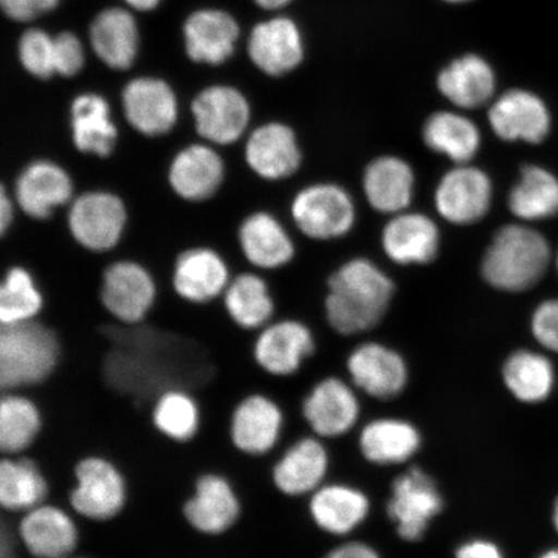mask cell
I'll return each instance as SVG.
<instances>
[{"label": "cell", "instance_id": "obj_3", "mask_svg": "<svg viewBox=\"0 0 558 558\" xmlns=\"http://www.w3.org/2000/svg\"><path fill=\"white\" fill-rule=\"evenodd\" d=\"M131 500V485L123 466L104 452L82 453L72 466L66 506L76 518L95 525L121 519Z\"/></svg>", "mask_w": 558, "mask_h": 558}, {"label": "cell", "instance_id": "obj_41", "mask_svg": "<svg viewBox=\"0 0 558 558\" xmlns=\"http://www.w3.org/2000/svg\"><path fill=\"white\" fill-rule=\"evenodd\" d=\"M504 381L507 389L523 403L547 400L555 386V369L546 355L518 351L505 362Z\"/></svg>", "mask_w": 558, "mask_h": 558}, {"label": "cell", "instance_id": "obj_34", "mask_svg": "<svg viewBox=\"0 0 558 558\" xmlns=\"http://www.w3.org/2000/svg\"><path fill=\"white\" fill-rule=\"evenodd\" d=\"M221 304L230 324L242 331H260L276 310L267 281L254 271L233 275Z\"/></svg>", "mask_w": 558, "mask_h": 558}, {"label": "cell", "instance_id": "obj_13", "mask_svg": "<svg viewBox=\"0 0 558 558\" xmlns=\"http://www.w3.org/2000/svg\"><path fill=\"white\" fill-rule=\"evenodd\" d=\"M284 413L275 399L260 392L244 395L230 409L227 435L240 456L263 458L281 441Z\"/></svg>", "mask_w": 558, "mask_h": 558}, {"label": "cell", "instance_id": "obj_49", "mask_svg": "<svg viewBox=\"0 0 558 558\" xmlns=\"http://www.w3.org/2000/svg\"><path fill=\"white\" fill-rule=\"evenodd\" d=\"M132 9L137 11H151L160 3V0H124Z\"/></svg>", "mask_w": 558, "mask_h": 558}, {"label": "cell", "instance_id": "obj_46", "mask_svg": "<svg viewBox=\"0 0 558 558\" xmlns=\"http://www.w3.org/2000/svg\"><path fill=\"white\" fill-rule=\"evenodd\" d=\"M19 208L9 184H0V236L9 235L17 225Z\"/></svg>", "mask_w": 558, "mask_h": 558}, {"label": "cell", "instance_id": "obj_18", "mask_svg": "<svg viewBox=\"0 0 558 558\" xmlns=\"http://www.w3.org/2000/svg\"><path fill=\"white\" fill-rule=\"evenodd\" d=\"M69 131L70 143L81 156L105 162L120 148V129L111 116L109 101L100 94L74 97L69 107Z\"/></svg>", "mask_w": 558, "mask_h": 558}, {"label": "cell", "instance_id": "obj_44", "mask_svg": "<svg viewBox=\"0 0 558 558\" xmlns=\"http://www.w3.org/2000/svg\"><path fill=\"white\" fill-rule=\"evenodd\" d=\"M532 331L542 347L558 353V299L548 300L535 310Z\"/></svg>", "mask_w": 558, "mask_h": 558}, {"label": "cell", "instance_id": "obj_30", "mask_svg": "<svg viewBox=\"0 0 558 558\" xmlns=\"http://www.w3.org/2000/svg\"><path fill=\"white\" fill-rule=\"evenodd\" d=\"M240 27L228 12L201 10L184 24L186 53L197 64L220 65L233 54Z\"/></svg>", "mask_w": 558, "mask_h": 558}, {"label": "cell", "instance_id": "obj_16", "mask_svg": "<svg viewBox=\"0 0 558 558\" xmlns=\"http://www.w3.org/2000/svg\"><path fill=\"white\" fill-rule=\"evenodd\" d=\"M442 507L434 478L421 469H410L395 480L387 509L401 539L417 542Z\"/></svg>", "mask_w": 558, "mask_h": 558}, {"label": "cell", "instance_id": "obj_40", "mask_svg": "<svg viewBox=\"0 0 558 558\" xmlns=\"http://www.w3.org/2000/svg\"><path fill=\"white\" fill-rule=\"evenodd\" d=\"M508 207L522 220L535 221L558 214V179L539 166H526L512 187Z\"/></svg>", "mask_w": 558, "mask_h": 558}, {"label": "cell", "instance_id": "obj_27", "mask_svg": "<svg viewBox=\"0 0 558 558\" xmlns=\"http://www.w3.org/2000/svg\"><path fill=\"white\" fill-rule=\"evenodd\" d=\"M52 483L44 464L31 453L0 460V508L21 515L50 500Z\"/></svg>", "mask_w": 558, "mask_h": 558}, {"label": "cell", "instance_id": "obj_2", "mask_svg": "<svg viewBox=\"0 0 558 558\" xmlns=\"http://www.w3.org/2000/svg\"><path fill=\"white\" fill-rule=\"evenodd\" d=\"M393 290L392 281L372 262H348L330 278L327 319L343 335L369 330L386 314Z\"/></svg>", "mask_w": 558, "mask_h": 558}, {"label": "cell", "instance_id": "obj_43", "mask_svg": "<svg viewBox=\"0 0 558 558\" xmlns=\"http://www.w3.org/2000/svg\"><path fill=\"white\" fill-rule=\"evenodd\" d=\"M54 41V72L56 75L72 78L81 73L85 66V52L81 40L73 33L56 35Z\"/></svg>", "mask_w": 558, "mask_h": 558}, {"label": "cell", "instance_id": "obj_1", "mask_svg": "<svg viewBox=\"0 0 558 558\" xmlns=\"http://www.w3.org/2000/svg\"><path fill=\"white\" fill-rule=\"evenodd\" d=\"M64 362V343L44 319L0 326V389L31 392L50 384Z\"/></svg>", "mask_w": 558, "mask_h": 558}, {"label": "cell", "instance_id": "obj_55", "mask_svg": "<svg viewBox=\"0 0 558 558\" xmlns=\"http://www.w3.org/2000/svg\"><path fill=\"white\" fill-rule=\"evenodd\" d=\"M557 267H558V259H557Z\"/></svg>", "mask_w": 558, "mask_h": 558}, {"label": "cell", "instance_id": "obj_11", "mask_svg": "<svg viewBox=\"0 0 558 558\" xmlns=\"http://www.w3.org/2000/svg\"><path fill=\"white\" fill-rule=\"evenodd\" d=\"M13 529L21 549L32 558H66L82 546L80 519L51 500L19 515Z\"/></svg>", "mask_w": 558, "mask_h": 558}, {"label": "cell", "instance_id": "obj_10", "mask_svg": "<svg viewBox=\"0 0 558 558\" xmlns=\"http://www.w3.org/2000/svg\"><path fill=\"white\" fill-rule=\"evenodd\" d=\"M191 114L195 136L220 149L246 138L253 111L239 88L214 85L194 96Z\"/></svg>", "mask_w": 558, "mask_h": 558}, {"label": "cell", "instance_id": "obj_4", "mask_svg": "<svg viewBox=\"0 0 558 558\" xmlns=\"http://www.w3.org/2000/svg\"><path fill=\"white\" fill-rule=\"evenodd\" d=\"M550 247L534 229L507 226L487 247L481 271L485 281L507 292H521L538 283L548 269Z\"/></svg>", "mask_w": 558, "mask_h": 558}, {"label": "cell", "instance_id": "obj_42", "mask_svg": "<svg viewBox=\"0 0 558 558\" xmlns=\"http://www.w3.org/2000/svg\"><path fill=\"white\" fill-rule=\"evenodd\" d=\"M19 59L26 72L35 78H52L56 75L53 38L40 29L25 32L19 41Z\"/></svg>", "mask_w": 558, "mask_h": 558}, {"label": "cell", "instance_id": "obj_15", "mask_svg": "<svg viewBox=\"0 0 558 558\" xmlns=\"http://www.w3.org/2000/svg\"><path fill=\"white\" fill-rule=\"evenodd\" d=\"M295 226L313 240H332L352 229L354 205L338 185L318 184L300 191L291 204Z\"/></svg>", "mask_w": 558, "mask_h": 558}, {"label": "cell", "instance_id": "obj_53", "mask_svg": "<svg viewBox=\"0 0 558 558\" xmlns=\"http://www.w3.org/2000/svg\"><path fill=\"white\" fill-rule=\"evenodd\" d=\"M445 2H449V3H465V2H470V0H445Z\"/></svg>", "mask_w": 558, "mask_h": 558}, {"label": "cell", "instance_id": "obj_39", "mask_svg": "<svg viewBox=\"0 0 558 558\" xmlns=\"http://www.w3.org/2000/svg\"><path fill=\"white\" fill-rule=\"evenodd\" d=\"M424 143L428 148L460 165L477 155L481 134L469 118L453 111H438L424 124Z\"/></svg>", "mask_w": 558, "mask_h": 558}, {"label": "cell", "instance_id": "obj_20", "mask_svg": "<svg viewBox=\"0 0 558 558\" xmlns=\"http://www.w3.org/2000/svg\"><path fill=\"white\" fill-rule=\"evenodd\" d=\"M304 421L319 438L345 436L357 425L361 404L357 389L338 378H326L314 386L302 404Z\"/></svg>", "mask_w": 558, "mask_h": 558}, {"label": "cell", "instance_id": "obj_5", "mask_svg": "<svg viewBox=\"0 0 558 558\" xmlns=\"http://www.w3.org/2000/svg\"><path fill=\"white\" fill-rule=\"evenodd\" d=\"M130 221L128 202L120 193L105 187L76 193L65 213L70 240L90 255H107L120 247Z\"/></svg>", "mask_w": 558, "mask_h": 558}, {"label": "cell", "instance_id": "obj_7", "mask_svg": "<svg viewBox=\"0 0 558 558\" xmlns=\"http://www.w3.org/2000/svg\"><path fill=\"white\" fill-rule=\"evenodd\" d=\"M158 281L135 257L111 260L100 271L97 300L105 313L123 327L144 325L155 313Z\"/></svg>", "mask_w": 558, "mask_h": 558}, {"label": "cell", "instance_id": "obj_8", "mask_svg": "<svg viewBox=\"0 0 558 558\" xmlns=\"http://www.w3.org/2000/svg\"><path fill=\"white\" fill-rule=\"evenodd\" d=\"M10 190L19 213L38 225L52 221L76 195L73 173L50 157L27 159L13 174Z\"/></svg>", "mask_w": 558, "mask_h": 558}, {"label": "cell", "instance_id": "obj_25", "mask_svg": "<svg viewBox=\"0 0 558 558\" xmlns=\"http://www.w3.org/2000/svg\"><path fill=\"white\" fill-rule=\"evenodd\" d=\"M329 466V451L319 437L300 438L277 459L271 483L286 497H304L324 485Z\"/></svg>", "mask_w": 558, "mask_h": 558}, {"label": "cell", "instance_id": "obj_31", "mask_svg": "<svg viewBox=\"0 0 558 558\" xmlns=\"http://www.w3.org/2000/svg\"><path fill=\"white\" fill-rule=\"evenodd\" d=\"M369 509L367 495L345 484L323 485L310 500V513L316 526L337 536L357 530L367 520Z\"/></svg>", "mask_w": 558, "mask_h": 558}, {"label": "cell", "instance_id": "obj_36", "mask_svg": "<svg viewBox=\"0 0 558 558\" xmlns=\"http://www.w3.org/2000/svg\"><path fill=\"white\" fill-rule=\"evenodd\" d=\"M94 51L105 65L128 70L134 65L138 48V31L134 16L122 9L99 13L89 27Z\"/></svg>", "mask_w": 558, "mask_h": 558}, {"label": "cell", "instance_id": "obj_48", "mask_svg": "<svg viewBox=\"0 0 558 558\" xmlns=\"http://www.w3.org/2000/svg\"><path fill=\"white\" fill-rule=\"evenodd\" d=\"M325 558H380V555L366 543L348 542L335 547Z\"/></svg>", "mask_w": 558, "mask_h": 558}, {"label": "cell", "instance_id": "obj_35", "mask_svg": "<svg viewBox=\"0 0 558 558\" xmlns=\"http://www.w3.org/2000/svg\"><path fill=\"white\" fill-rule=\"evenodd\" d=\"M381 242L389 259L395 263L427 264L437 255L439 233L428 216L403 214L388 222Z\"/></svg>", "mask_w": 558, "mask_h": 558}, {"label": "cell", "instance_id": "obj_33", "mask_svg": "<svg viewBox=\"0 0 558 558\" xmlns=\"http://www.w3.org/2000/svg\"><path fill=\"white\" fill-rule=\"evenodd\" d=\"M437 87L446 99L462 109H477L490 101L497 76L478 54H464L438 74Z\"/></svg>", "mask_w": 558, "mask_h": 558}, {"label": "cell", "instance_id": "obj_19", "mask_svg": "<svg viewBox=\"0 0 558 558\" xmlns=\"http://www.w3.org/2000/svg\"><path fill=\"white\" fill-rule=\"evenodd\" d=\"M242 157L255 177L265 181H281L298 172L303 156L290 125L268 122L248 132Z\"/></svg>", "mask_w": 558, "mask_h": 558}, {"label": "cell", "instance_id": "obj_6", "mask_svg": "<svg viewBox=\"0 0 558 558\" xmlns=\"http://www.w3.org/2000/svg\"><path fill=\"white\" fill-rule=\"evenodd\" d=\"M239 486L219 470L202 471L180 506L181 519L195 535L206 539L226 538L243 518Z\"/></svg>", "mask_w": 558, "mask_h": 558}, {"label": "cell", "instance_id": "obj_47", "mask_svg": "<svg viewBox=\"0 0 558 558\" xmlns=\"http://www.w3.org/2000/svg\"><path fill=\"white\" fill-rule=\"evenodd\" d=\"M456 558H505L497 544L486 539L465 542L457 550Z\"/></svg>", "mask_w": 558, "mask_h": 558}, {"label": "cell", "instance_id": "obj_51", "mask_svg": "<svg viewBox=\"0 0 558 558\" xmlns=\"http://www.w3.org/2000/svg\"><path fill=\"white\" fill-rule=\"evenodd\" d=\"M539 558H558V549H549L544 553Z\"/></svg>", "mask_w": 558, "mask_h": 558}, {"label": "cell", "instance_id": "obj_26", "mask_svg": "<svg viewBox=\"0 0 558 558\" xmlns=\"http://www.w3.org/2000/svg\"><path fill=\"white\" fill-rule=\"evenodd\" d=\"M235 242L251 267L276 270L294 259L295 244L275 215L251 213L235 229Z\"/></svg>", "mask_w": 558, "mask_h": 558}, {"label": "cell", "instance_id": "obj_24", "mask_svg": "<svg viewBox=\"0 0 558 558\" xmlns=\"http://www.w3.org/2000/svg\"><path fill=\"white\" fill-rule=\"evenodd\" d=\"M304 39L294 20L275 17L257 24L248 39L254 65L269 76L294 72L304 59Z\"/></svg>", "mask_w": 558, "mask_h": 558}, {"label": "cell", "instance_id": "obj_52", "mask_svg": "<svg viewBox=\"0 0 558 558\" xmlns=\"http://www.w3.org/2000/svg\"><path fill=\"white\" fill-rule=\"evenodd\" d=\"M554 523H555V527L558 533V499H557L555 508H554Z\"/></svg>", "mask_w": 558, "mask_h": 558}, {"label": "cell", "instance_id": "obj_14", "mask_svg": "<svg viewBox=\"0 0 558 558\" xmlns=\"http://www.w3.org/2000/svg\"><path fill=\"white\" fill-rule=\"evenodd\" d=\"M121 100L124 120L138 136L159 140L170 136L177 129L178 95L166 81L138 76L124 86Z\"/></svg>", "mask_w": 558, "mask_h": 558}, {"label": "cell", "instance_id": "obj_12", "mask_svg": "<svg viewBox=\"0 0 558 558\" xmlns=\"http://www.w3.org/2000/svg\"><path fill=\"white\" fill-rule=\"evenodd\" d=\"M232 277L227 257L206 243L181 250L170 268L174 296L192 306H208L221 299Z\"/></svg>", "mask_w": 558, "mask_h": 558}, {"label": "cell", "instance_id": "obj_22", "mask_svg": "<svg viewBox=\"0 0 558 558\" xmlns=\"http://www.w3.org/2000/svg\"><path fill=\"white\" fill-rule=\"evenodd\" d=\"M488 122L495 135L505 142L539 144L550 131L547 104L532 90L509 89L488 110Z\"/></svg>", "mask_w": 558, "mask_h": 558}, {"label": "cell", "instance_id": "obj_23", "mask_svg": "<svg viewBox=\"0 0 558 558\" xmlns=\"http://www.w3.org/2000/svg\"><path fill=\"white\" fill-rule=\"evenodd\" d=\"M493 185L484 171L460 165L446 173L436 191L439 215L452 225L466 226L483 219L490 209Z\"/></svg>", "mask_w": 558, "mask_h": 558}, {"label": "cell", "instance_id": "obj_29", "mask_svg": "<svg viewBox=\"0 0 558 558\" xmlns=\"http://www.w3.org/2000/svg\"><path fill=\"white\" fill-rule=\"evenodd\" d=\"M47 421L44 404L31 392L10 390L0 397V452L24 456L41 441Z\"/></svg>", "mask_w": 558, "mask_h": 558}, {"label": "cell", "instance_id": "obj_28", "mask_svg": "<svg viewBox=\"0 0 558 558\" xmlns=\"http://www.w3.org/2000/svg\"><path fill=\"white\" fill-rule=\"evenodd\" d=\"M149 422L166 442L193 444L204 428V409L197 396L183 386L167 387L149 403Z\"/></svg>", "mask_w": 558, "mask_h": 558}, {"label": "cell", "instance_id": "obj_21", "mask_svg": "<svg viewBox=\"0 0 558 558\" xmlns=\"http://www.w3.org/2000/svg\"><path fill=\"white\" fill-rule=\"evenodd\" d=\"M347 368L355 389L376 400L396 399L409 381V368L401 354L379 343L355 348Z\"/></svg>", "mask_w": 558, "mask_h": 558}, {"label": "cell", "instance_id": "obj_50", "mask_svg": "<svg viewBox=\"0 0 558 558\" xmlns=\"http://www.w3.org/2000/svg\"><path fill=\"white\" fill-rule=\"evenodd\" d=\"M254 2L264 10L276 11L289 5L292 0H254Z\"/></svg>", "mask_w": 558, "mask_h": 558}, {"label": "cell", "instance_id": "obj_45", "mask_svg": "<svg viewBox=\"0 0 558 558\" xmlns=\"http://www.w3.org/2000/svg\"><path fill=\"white\" fill-rule=\"evenodd\" d=\"M60 0H0L3 12L12 20L31 21L56 9Z\"/></svg>", "mask_w": 558, "mask_h": 558}, {"label": "cell", "instance_id": "obj_37", "mask_svg": "<svg viewBox=\"0 0 558 558\" xmlns=\"http://www.w3.org/2000/svg\"><path fill=\"white\" fill-rule=\"evenodd\" d=\"M45 290L32 268L10 263L0 282V326L31 323L46 311Z\"/></svg>", "mask_w": 558, "mask_h": 558}, {"label": "cell", "instance_id": "obj_54", "mask_svg": "<svg viewBox=\"0 0 558 558\" xmlns=\"http://www.w3.org/2000/svg\"><path fill=\"white\" fill-rule=\"evenodd\" d=\"M66 558H87V557H80V556H70V557H66Z\"/></svg>", "mask_w": 558, "mask_h": 558}, {"label": "cell", "instance_id": "obj_17", "mask_svg": "<svg viewBox=\"0 0 558 558\" xmlns=\"http://www.w3.org/2000/svg\"><path fill=\"white\" fill-rule=\"evenodd\" d=\"M316 351V340L304 324L282 319L263 327L251 348L255 365L276 378H289Z\"/></svg>", "mask_w": 558, "mask_h": 558}, {"label": "cell", "instance_id": "obj_38", "mask_svg": "<svg viewBox=\"0 0 558 558\" xmlns=\"http://www.w3.org/2000/svg\"><path fill=\"white\" fill-rule=\"evenodd\" d=\"M414 181V172L404 160L380 157L369 163L365 171L366 198L380 213H401L413 198Z\"/></svg>", "mask_w": 558, "mask_h": 558}, {"label": "cell", "instance_id": "obj_9", "mask_svg": "<svg viewBox=\"0 0 558 558\" xmlns=\"http://www.w3.org/2000/svg\"><path fill=\"white\" fill-rule=\"evenodd\" d=\"M165 177L174 198L185 205L204 206L225 191L228 163L219 148L199 140L173 153Z\"/></svg>", "mask_w": 558, "mask_h": 558}, {"label": "cell", "instance_id": "obj_32", "mask_svg": "<svg viewBox=\"0 0 558 558\" xmlns=\"http://www.w3.org/2000/svg\"><path fill=\"white\" fill-rule=\"evenodd\" d=\"M359 446L367 462L381 466L397 465L416 456L422 436L413 423L399 417H380L362 428Z\"/></svg>", "mask_w": 558, "mask_h": 558}]
</instances>
